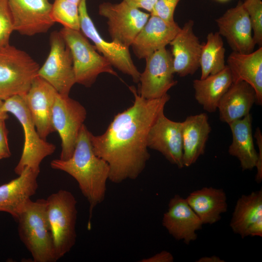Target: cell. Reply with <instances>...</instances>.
I'll use <instances>...</instances> for the list:
<instances>
[{
	"label": "cell",
	"instance_id": "1f68e13d",
	"mask_svg": "<svg viewBox=\"0 0 262 262\" xmlns=\"http://www.w3.org/2000/svg\"><path fill=\"white\" fill-rule=\"evenodd\" d=\"M180 0H157L150 15L159 17L168 22H174L175 11Z\"/></svg>",
	"mask_w": 262,
	"mask_h": 262
},
{
	"label": "cell",
	"instance_id": "7c38bea8",
	"mask_svg": "<svg viewBox=\"0 0 262 262\" xmlns=\"http://www.w3.org/2000/svg\"><path fill=\"white\" fill-rule=\"evenodd\" d=\"M79 11L80 31L93 42L96 50L103 55L112 66L131 76L134 82H139L141 73L132 61L129 48L113 41L108 42L101 36L88 14L86 0H81Z\"/></svg>",
	"mask_w": 262,
	"mask_h": 262
},
{
	"label": "cell",
	"instance_id": "60d3db41",
	"mask_svg": "<svg viewBox=\"0 0 262 262\" xmlns=\"http://www.w3.org/2000/svg\"><path fill=\"white\" fill-rule=\"evenodd\" d=\"M218 0L219 1H221V2H225V1H227L229 0Z\"/></svg>",
	"mask_w": 262,
	"mask_h": 262
},
{
	"label": "cell",
	"instance_id": "e575fe53",
	"mask_svg": "<svg viewBox=\"0 0 262 262\" xmlns=\"http://www.w3.org/2000/svg\"><path fill=\"white\" fill-rule=\"evenodd\" d=\"M174 260V257L170 252L163 250L152 256L143 259L139 262H173Z\"/></svg>",
	"mask_w": 262,
	"mask_h": 262
},
{
	"label": "cell",
	"instance_id": "cb8c5ba5",
	"mask_svg": "<svg viewBox=\"0 0 262 262\" xmlns=\"http://www.w3.org/2000/svg\"><path fill=\"white\" fill-rule=\"evenodd\" d=\"M185 199L203 225L217 222L227 211V196L222 189L204 187L191 192Z\"/></svg>",
	"mask_w": 262,
	"mask_h": 262
},
{
	"label": "cell",
	"instance_id": "484cf974",
	"mask_svg": "<svg viewBox=\"0 0 262 262\" xmlns=\"http://www.w3.org/2000/svg\"><path fill=\"white\" fill-rule=\"evenodd\" d=\"M232 83L231 74L226 65L216 74L193 81L195 98L204 110L209 113L215 112L220 100Z\"/></svg>",
	"mask_w": 262,
	"mask_h": 262
},
{
	"label": "cell",
	"instance_id": "5bb4252c",
	"mask_svg": "<svg viewBox=\"0 0 262 262\" xmlns=\"http://www.w3.org/2000/svg\"><path fill=\"white\" fill-rule=\"evenodd\" d=\"M148 148L160 152L171 164L184 167L182 124L168 118L162 111L151 127L147 137Z\"/></svg>",
	"mask_w": 262,
	"mask_h": 262
},
{
	"label": "cell",
	"instance_id": "8fae6325",
	"mask_svg": "<svg viewBox=\"0 0 262 262\" xmlns=\"http://www.w3.org/2000/svg\"><path fill=\"white\" fill-rule=\"evenodd\" d=\"M145 68L140 73L139 94L147 99L158 98L176 85L174 79L172 56L165 48L158 50L146 59Z\"/></svg>",
	"mask_w": 262,
	"mask_h": 262
},
{
	"label": "cell",
	"instance_id": "4fadbf2b",
	"mask_svg": "<svg viewBox=\"0 0 262 262\" xmlns=\"http://www.w3.org/2000/svg\"><path fill=\"white\" fill-rule=\"evenodd\" d=\"M14 31L32 36L45 33L54 25L49 0H8Z\"/></svg>",
	"mask_w": 262,
	"mask_h": 262
},
{
	"label": "cell",
	"instance_id": "f546056e",
	"mask_svg": "<svg viewBox=\"0 0 262 262\" xmlns=\"http://www.w3.org/2000/svg\"><path fill=\"white\" fill-rule=\"evenodd\" d=\"M243 5L248 15L256 45H262V1L261 0H245Z\"/></svg>",
	"mask_w": 262,
	"mask_h": 262
},
{
	"label": "cell",
	"instance_id": "83f0119b",
	"mask_svg": "<svg viewBox=\"0 0 262 262\" xmlns=\"http://www.w3.org/2000/svg\"><path fill=\"white\" fill-rule=\"evenodd\" d=\"M225 51L222 37L219 33H209L206 42L202 44L199 60L200 79L216 74L225 67Z\"/></svg>",
	"mask_w": 262,
	"mask_h": 262
},
{
	"label": "cell",
	"instance_id": "8992f818",
	"mask_svg": "<svg viewBox=\"0 0 262 262\" xmlns=\"http://www.w3.org/2000/svg\"><path fill=\"white\" fill-rule=\"evenodd\" d=\"M39 65L25 51L9 45L0 48V99L24 95L38 75Z\"/></svg>",
	"mask_w": 262,
	"mask_h": 262
},
{
	"label": "cell",
	"instance_id": "9a60e30c",
	"mask_svg": "<svg viewBox=\"0 0 262 262\" xmlns=\"http://www.w3.org/2000/svg\"><path fill=\"white\" fill-rule=\"evenodd\" d=\"M218 33L224 37L233 51L249 53L256 45L248 14L239 1L216 19Z\"/></svg>",
	"mask_w": 262,
	"mask_h": 262
},
{
	"label": "cell",
	"instance_id": "ab89813d",
	"mask_svg": "<svg viewBox=\"0 0 262 262\" xmlns=\"http://www.w3.org/2000/svg\"><path fill=\"white\" fill-rule=\"evenodd\" d=\"M67 0L68 1L71 2H72V3H74L75 4H76L78 5H79L80 1H81V0Z\"/></svg>",
	"mask_w": 262,
	"mask_h": 262
},
{
	"label": "cell",
	"instance_id": "3957f363",
	"mask_svg": "<svg viewBox=\"0 0 262 262\" xmlns=\"http://www.w3.org/2000/svg\"><path fill=\"white\" fill-rule=\"evenodd\" d=\"M16 220L19 238L34 262L58 260L47 217L46 199H29L20 209Z\"/></svg>",
	"mask_w": 262,
	"mask_h": 262
},
{
	"label": "cell",
	"instance_id": "7a4b0ae2",
	"mask_svg": "<svg viewBox=\"0 0 262 262\" xmlns=\"http://www.w3.org/2000/svg\"><path fill=\"white\" fill-rule=\"evenodd\" d=\"M90 132L83 124L78 136L72 156L68 159L52 160V168L64 171L72 176L89 205L87 228L90 229L94 208L105 199L110 167L94 152Z\"/></svg>",
	"mask_w": 262,
	"mask_h": 262
},
{
	"label": "cell",
	"instance_id": "d590c367",
	"mask_svg": "<svg viewBox=\"0 0 262 262\" xmlns=\"http://www.w3.org/2000/svg\"><path fill=\"white\" fill-rule=\"evenodd\" d=\"M127 4L137 9H144L150 13L157 0H123Z\"/></svg>",
	"mask_w": 262,
	"mask_h": 262
},
{
	"label": "cell",
	"instance_id": "2e32d148",
	"mask_svg": "<svg viewBox=\"0 0 262 262\" xmlns=\"http://www.w3.org/2000/svg\"><path fill=\"white\" fill-rule=\"evenodd\" d=\"M57 93L52 86L37 75L23 96L36 131L44 139L55 131L52 123V110Z\"/></svg>",
	"mask_w": 262,
	"mask_h": 262
},
{
	"label": "cell",
	"instance_id": "9c48e42d",
	"mask_svg": "<svg viewBox=\"0 0 262 262\" xmlns=\"http://www.w3.org/2000/svg\"><path fill=\"white\" fill-rule=\"evenodd\" d=\"M86 117L85 108L69 95L58 92L52 110V123L62 141L60 159L66 160L72 155L80 130Z\"/></svg>",
	"mask_w": 262,
	"mask_h": 262
},
{
	"label": "cell",
	"instance_id": "603a6c76",
	"mask_svg": "<svg viewBox=\"0 0 262 262\" xmlns=\"http://www.w3.org/2000/svg\"><path fill=\"white\" fill-rule=\"evenodd\" d=\"M257 101L254 88L244 81L232 83L218 106L220 120L228 124L248 115Z\"/></svg>",
	"mask_w": 262,
	"mask_h": 262
},
{
	"label": "cell",
	"instance_id": "ba28073f",
	"mask_svg": "<svg viewBox=\"0 0 262 262\" xmlns=\"http://www.w3.org/2000/svg\"><path fill=\"white\" fill-rule=\"evenodd\" d=\"M98 13L107 19L112 41L127 48L131 46L150 16V14L130 6L123 0L119 3H101Z\"/></svg>",
	"mask_w": 262,
	"mask_h": 262
},
{
	"label": "cell",
	"instance_id": "4316f807",
	"mask_svg": "<svg viewBox=\"0 0 262 262\" xmlns=\"http://www.w3.org/2000/svg\"><path fill=\"white\" fill-rule=\"evenodd\" d=\"M262 216V190L243 195L236 201L229 223L232 231L245 238V232L253 222Z\"/></svg>",
	"mask_w": 262,
	"mask_h": 262
},
{
	"label": "cell",
	"instance_id": "52a82bcc",
	"mask_svg": "<svg viewBox=\"0 0 262 262\" xmlns=\"http://www.w3.org/2000/svg\"><path fill=\"white\" fill-rule=\"evenodd\" d=\"M72 56L76 83L90 87L102 73L117 74L81 31L63 27L60 31Z\"/></svg>",
	"mask_w": 262,
	"mask_h": 262
},
{
	"label": "cell",
	"instance_id": "44dd1931",
	"mask_svg": "<svg viewBox=\"0 0 262 262\" xmlns=\"http://www.w3.org/2000/svg\"><path fill=\"white\" fill-rule=\"evenodd\" d=\"M181 124L183 164L189 167L204 154L211 127L206 113L188 116Z\"/></svg>",
	"mask_w": 262,
	"mask_h": 262
},
{
	"label": "cell",
	"instance_id": "b9f144b4",
	"mask_svg": "<svg viewBox=\"0 0 262 262\" xmlns=\"http://www.w3.org/2000/svg\"><path fill=\"white\" fill-rule=\"evenodd\" d=\"M2 159V158L0 156V160Z\"/></svg>",
	"mask_w": 262,
	"mask_h": 262
},
{
	"label": "cell",
	"instance_id": "d4e9b609",
	"mask_svg": "<svg viewBox=\"0 0 262 262\" xmlns=\"http://www.w3.org/2000/svg\"><path fill=\"white\" fill-rule=\"evenodd\" d=\"M252 116L249 114L229 124L232 138L228 152L238 159L243 171L256 167L258 161V152L252 136Z\"/></svg>",
	"mask_w": 262,
	"mask_h": 262
},
{
	"label": "cell",
	"instance_id": "277c9868",
	"mask_svg": "<svg viewBox=\"0 0 262 262\" xmlns=\"http://www.w3.org/2000/svg\"><path fill=\"white\" fill-rule=\"evenodd\" d=\"M77 200L66 190H59L46 199V213L58 260L75 245L77 234Z\"/></svg>",
	"mask_w": 262,
	"mask_h": 262
},
{
	"label": "cell",
	"instance_id": "e0dca14e",
	"mask_svg": "<svg viewBox=\"0 0 262 262\" xmlns=\"http://www.w3.org/2000/svg\"><path fill=\"white\" fill-rule=\"evenodd\" d=\"M162 225L176 240H182L189 245L197 239L196 231L203 224L185 198L175 195L169 201L168 209L163 216Z\"/></svg>",
	"mask_w": 262,
	"mask_h": 262
},
{
	"label": "cell",
	"instance_id": "ac0fdd59",
	"mask_svg": "<svg viewBox=\"0 0 262 262\" xmlns=\"http://www.w3.org/2000/svg\"><path fill=\"white\" fill-rule=\"evenodd\" d=\"M194 24L193 20L187 21L169 43L174 73L181 77L193 75L199 68L202 44L194 32Z\"/></svg>",
	"mask_w": 262,
	"mask_h": 262
},
{
	"label": "cell",
	"instance_id": "ffe728a7",
	"mask_svg": "<svg viewBox=\"0 0 262 262\" xmlns=\"http://www.w3.org/2000/svg\"><path fill=\"white\" fill-rule=\"evenodd\" d=\"M39 171L27 167L18 177L0 186V212L16 219L22 206L38 188Z\"/></svg>",
	"mask_w": 262,
	"mask_h": 262
},
{
	"label": "cell",
	"instance_id": "d6a6232c",
	"mask_svg": "<svg viewBox=\"0 0 262 262\" xmlns=\"http://www.w3.org/2000/svg\"><path fill=\"white\" fill-rule=\"evenodd\" d=\"M4 119H0V156L2 159L7 158L11 156L8 138L7 130Z\"/></svg>",
	"mask_w": 262,
	"mask_h": 262
},
{
	"label": "cell",
	"instance_id": "74e56055",
	"mask_svg": "<svg viewBox=\"0 0 262 262\" xmlns=\"http://www.w3.org/2000/svg\"><path fill=\"white\" fill-rule=\"evenodd\" d=\"M196 262H225V261L221 259L217 256L213 255L211 256H204L201 257Z\"/></svg>",
	"mask_w": 262,
	"mask_h": 262
},
{
	"label": "cell",
	"instance_id": "f35d334b",
	"mask_svg": "<svg viewBox=\"0 0 262 262\" xmlns=\"http://www.w3.org/2000/svg\"><path fill=\"white\" fill-rule=\"evenodd\" d=\"M4 101L0 99V119L6 120L8 118L7 113L3 110Z\"/></svg>",
	"mask_w": 262,
	"mask_h": 262
},
{
	"label": "cell",
	"instance_id": "8d00e7d4",
	"mask_svg": "<svg viewBox=\"0 0 262 262\" xmlns=\"http://www.w3.org/2000/svg\"><path fill=\"white\" fill-rule=\"evenodd\" d=\"M248 236L262 237V216L253 222L247 228L245 237Z\"/></svg>",
	"mask_w": 262,
	"mask_h": 262
},
{
	"label": "cell",
	"instance_id": "7402d4cb",
	"mask_svg": "<svg viewBox=\"0 0 262 262\" xmlns=\"http://www.w3.org/2000/svg\"><path fill=\"white\" fill-rule=\"evenodd\" d=\"M232 82L244 81L255 90L256 104H262V47L249 53L233 51L227 60Z\"/></svg>",
	"mask_w": 262,
	"mask_h": 262
},
{
	"label": "cell",
	"instance_id": "6da1fadb",
	"mask_svg": "<svg viewBox=\"0 0 262 262\" xmlns=\"http://www.w3.org/2000/svg\"><path fill=\"white\" fill-rule=\"evenodd\" d=\"M129 88L134 100L132 106L116 115L102 134L90 138L95 153L110 167L109 180L120 183L136 179L150 158L147 143L148 131L170 97L147 99L134 86Z\"/></svg>",
	"mask_w": 262,
	"mask_h": 262
},
{
	"label": "cell",
	"instance_id": "836d02e7",
	"mask_svg": "<svg viewBox=\"0 0 262 262\" xmlns=\"http://www.w3.org/2000/svg\"><path fill=\"white\" fill-rule=\"evenodd\" d=\"M254 136L256 139V142L259 149L258 161L256 166L257 173L255 180L257 183H261L262 180V134L259 128H257L256 130Z\"/></svg>",
	"mask_w": 262,
	"mask_h": 262
},
{
	"label": "cell",
	"instance_id": "7bdbcfd3",
	"mask_svg": "<svg viewBox=\"0 0 262 262\" xmlns=\"http://www.w3.org/2000/svg\"></svg>",
	"mask_w": 262,
	"mask_h": 262
},
{
	"label": "cell",
	"instance_id": "d6986e66",
	"mask_svg": "<svg viewBox=\"0 0 262 262\" xmlns=\"http://www.w3.org/2000/svg\"><path fill=\"white\" fill-rule=\"evenodd\" d=\"M180 28L155 16H150L131 46L139 59H146L155 51L169 44Z\"/></svg>",
	"mask_w": 262,
	"mask_h": 262
},
{
	"label": "cell",
	"instance_id": "5b68a950",
	"mask_svg": "<svg viewBox=\"0 0 262 262\" xmlns=\"http://www.w3.org/2000/svg\"><path fill=\"white\" fill-rule=\"evenodd\" d=\"M23 96L11 97L4 100L3 105V111L13 114L19 121L24 131L23 151L14 169L18 175L27 167L40 172L42 161L51 155L56 148L53 144L47 142L38 133L25 103Z\"/></svg>",
	"mask_w": 262,
	"mask_h": 262
},
{
	"label": "cell",
	"instance_id": "4dcf8cb0",
	"mask_svg": "<svg viewBox=\"0 0 262 262\" xmlns=\"http://www.w3.org/2000/svg\"><path fill=\"white\" fill-rule=\"evenodd\" d=\"M14 24L8 0H0V48L9 46Z\"/></svg>",
	"mask_w": 262,
	"mask_h": 262
},
{
	"label": "cell",
	"instance_id": "30bf717a",
	"mask_svg": "<svg viewBox=\"0 0 262 262\" xmlns=\"http://www.w3.org/2000/svg\"><path fill=\"white\" fill-rule=\"evenodd\" d=\"M49 53L38 75L45 80L60 94L69 95L76 83L70 49L60 32L54 31L50 36Z\"/></svg>",
	"mask_w": 262,
	"mask_h": 262
},
{
	"label": "cell",
	"instance_id": "f1b7e54d",
	"mask_svg": "<svg viewBox=\"0 0 262 262\" xmlns=\"http://www.w3.org/2000/svg\"><path fill=\"white\" fill-rule=\"evenodd\" d=\"M51 15L54 22L64 28L80 31L79 5L66 0H55Z\"/></svg>",
	"mask_w": 262,
	"mask_h": 262
}]
</instances>
